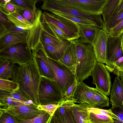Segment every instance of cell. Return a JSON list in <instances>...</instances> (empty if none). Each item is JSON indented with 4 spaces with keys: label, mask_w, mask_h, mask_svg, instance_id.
<instances>
[{
    "label": "cell",
    "mask_w": 123,
    "mask_h": 123,
    "mask_svg": "<svg viewBox=\"0 0 123 123\" xmlns=\"http://www.w3.org/2000/svg\"><path fill=\"white\" fill-rule=\"evenodd\" d=\"M41 78L34 58L31 62L17 68L14 71L12 80L19 84L18 91L37 106L40 105L38 92Z\"/></svg>",
    "instance_id": "6da1fadb"
},
{
    "label": "cell",
    "mask_w": 123,
    "mask_h": 123,
    "mask_svg": "<svg viewBox=\"0 0 123 123\" xmlns=\"http://www.w3.org/2000/svg\"><path fill=\"white\" fill-rule=\"evenodd\" d=\"M71 41L75 46L77 55L75 79L78 82H82L91 75L97 62L91 44L80 38Z\"/></svg>",
    "instance_id": "7a4b0ae2"
},
{
    "label": "cell",
    "mask_w": 123,
    "mask_h": 123,
    "mask_svg": "<svg viewBox=\"0 0 123 123\" xmlns=\"http://www.w3.org/2000/svg\"><path fill=\"white\" fill-rule=\"evenodd\" d=\"M40 105L59 104L64 97L62 91L55 81L41 76L38 92Z\"/></svg>",
    "instance_id": "3957f363"
},
{
    "label": "cell",
    "mask_w": 123,
    "mask_h": 123,
    "mask_svg": "<svg viewBox=\"0 0 123 123\" xmlns=\"http://www.w3.org/2000/svg\"><path fill=\"white\" fill-rule=\"evenodd\" d=\"M41 6L42 9L51 13L56 11L67 14L87 20L100 29H103L105 24L101 15H90L73 9L62 6L58 4L53 0H43Z\"/></svg>",
    "instance_id": "277c9868"
},
{
    "label": "cell",
    "mask_w": 123,
    "mask_h": 123,
    "mask_svg": "<svg viewBox=\"0 0 123 123\" xmlns=\"http://www.w3.org/2000/svg\"><path fill=\"white\" fill-rule=\"evenodd\" d=\"M34 58L32 51L25 43L13 45L0 51V58L9 60L19 66L27 64Z\"/></svg>",
    "instance_id": "5b68a950"
},
{
    "label": "cell",
    "mask_w": 123,
    "mask_h": 123,
    "mask_svg": "<svg viewBox=\"0 0 123 123\" xmlns=\"http://www.w3.org/2000/svg\"><path fill=\"white\" fill-rule=\"evenodd\" d=\"M42 22L54 25L62 30L69 41L80 38L79 30L74 22L51 13L44 12L42 16Z\"/></svg>",
    "instance_id": "8992f818"
},
{
    "label": "cell",
    "mask_w": 123,
    "mask_h": 123,
    "mask_svg": "<svg viewBox=\"0 0 123 123\" xmlns=\"http://www.w3.org/2000/svg\"><path fill=\"white\" fill-rule=\"evenodd\" d=\"M59 5L90 15H101L108 0H53Z\"/></svg>",
    "instance_id": "52a82bcc"
},
{
    "label": "cell",
    "mask_w": 123,
    "mask_h": 123,
    "mask_svg": "<svg viewBox=\"0 0 123 123\" xmlns=\"http://www.w3.org/2000/svg\"><path fill=\"white\" fill-rule=\"evenodd\" d=\"M48 60L54 72V80L61 89L64 96L75 80V74L68 67L59 61L49 57Z\"/></svg>",
    "instance_id": "ba28073f"
},
{
    "label": "cell",
    "mask_w": 123,
    "mask_h": 123,
    "mask_svg": "<svg viewBox=\"0 0 123 123\" xmlns=\"http://www.w3.org/2000/svg\"><path fill=\"white\" fill-rule=\"evenodd\" d=\"M109 72L105 65L97 62L91 74L93 84L107 97L110 94L111 86V78Z\"/></svg>",
    "instance_id": "9c48e42d"
},
{
    "label": "cell",
    "mask_w": 123,
    "mask_h": 123,
    "mask_svg": "<svg viewBox=\"0 0 123 123\" xmlns=\"http://www.w3.org/2000/svg\"><path fill=\"white\" fill-rule=\"evenodd\" d=\"M41 76L54 80V73L43 45L40 42L32 51Z\"/></svg>",
    "instance_id": "30bf717a"
},
{
    "label": "cell",
    "mask_w": 123,
    "mask_h": 123,
    "mask_svg": "<svg viewBox=\"0 0 123 123\" xmlns=\"http://www.w3.org/2000/svg\"><path fill=\"white\" fill-rule=\"evenodd\" d=\"M75 103L74 98H64L53 115L58 123H77L71 108Z\"/></svg>",
    "instance_id": "8fae6325"
},
{
    "label": "cell",
    "mask_w": 123,
    "mask_h": 123,
    "mask_svg": "<svg viewBox=\"0 0 123 123\" xmlns=\"http://www.w3.org/2000/svg\"><path fill=\"white\" fill-rule=\"evenodd\" d=\"M108 34L100 29L92 43L94 54L97 62L105 63Z\"/></svg>",
    "instance_id": "7c38bea8"
},
{
    "label": "cell",
    "mask_w": 123,
    "mask_h": 123,
    "mask_svg": "<svg viewBox=\"0 0 123 123\" xmlns=\"http://www.w3.org/2000/svg\"><path fill=\"white\" fill-rule=\"evenodd\" d=\"M37 106L33 104L15 106H10L0 110L10 114L13 116L21 118L29 119L39 115L42 111Z\"/></svg>",
    "instance_id": "4fadbf2b"
},
{
    "label": "cell",
    "mask_w": 123,
    "mask_h": 123,
    "mask_svg": "<svg viewBox=\"0 0 123 123\" xmlns=\"http://www.w3.org/2000/svg\"><path fill=\"white\" fill-rule=\"evenodd\" d=\"M108 35L105 63L107 66L113 63L123 56L119 37Z\"/></svg>",
    "instance_id": "5bb4252c"
},
{
    "label": "cell",
    "mask_w": 123,
    "mask_h": 123,
    "mask_svg": "<svg viewBox=\"0 0 123 123\" xmlns=\"http://www.w3.org/2000/svg\"><path fill=\"white\" fill-rule=\"evenodd\" d=\"M95 88L90 87L83 82H78L74 97L76 103H86L95 108L94 98Z\"/></svg>",
    "instance_id": "9a60e30c"
},
{
    "label": "cell",
    "mask_w": 123,
    "mask_h": 123,
    "mask_svg": "<svg viewBox=\"0 0 123 123\" xmlns=\"http://www.w3.org/2000/svg\"><path fill=\"white\" fill-rule=\"evenodd\" d=\"M30 31L7 33L0 37V51L13 45L21 43H26Z\"/></svg>",
    "instance_id": "2e32d148"
},
{
    "label": "cell",
    "mask_w": 123,
    "mask_h": 123,
    "mask_svg": "<svg viewBox=\"0 0 123 123\" xmlns=\"http://www.w3.org/2000/svg\"><path fill=\"white\" fill-rule=\"evenodd\" d=\"M111 108H120L123 110V82L119 77H115L110 92Z\"/></svg>",
    "instance_id": "e0dca14e"
},
{
    "label": "cell",
    "mask_w": 123,
    "mask_h": 123,
    "mask_svg": "<svg viewBox=\"0 0 123 123\" xmlns=\"http://www.w3.org/2000/svg\"><path fill=\"white\" fill-rule=\"evenodd\" d=\"M62 58L59 61L68 67L75 74L77 61L76 50L71 41Z\"/></svg>",
    "instance_id": "ac0fdd59"
},
{
    "label": "cell",
    "mask_w": 123,
    "mask_h": 123,
    "mask_svg": "<svg viewBox=\"0 0 123 123\" xmlns=\"http://www.w3.org/2000/svg\"><path fill=\"white\" fill-rule=\"evenodd\" d=\"M77 24L79 30L80 38L92 44L94 37L100 29L94 25Z\"/></svg>",
    "instance_id": "d6986e66"
},
{
    "label": "cell",
    "mask_w": 123,
    "mask_h": 123,
    "mask_svg": "<svg viewBox=\"0 0 123 123\" xmlns=\"http://www.w3.org/2000/svg\"><path fill=\"white\" fill-rule=\"evenodd\" d=\"M91 107L86 103L80 104H74L72 106V111L77 123L90 122L89 109Z\"/></svg>",
    "instance_id": "ffe728a7"
},
{
    "label": "cell",
    "mask_w": 123,
    "mask_h": 123,
    "mask_svg": "<svg viewBox=\"0 0 123 123\" xmlns=\"http://www.w3.org/2000/svg\"><path fill=\"white\" fill-rule=\"evenodd\" d=\"M15 5L16 8V12L33 25L41 21V19L43 13L39 8H37L34 10H31Z\"/></svg>",
    "instance_id": "44dd1931"
},
{
    "label": "cell",
    "mask_w": 123,
    "mask_h": 123,
    "mask_svg": "<svg viewBox=\"0 0 123 123\" xmlns=\"http://www.w3.org/2000/svg\"><path fill=\"white\" fill-rule=\"evenodd\" d=\"M68 42L60 46H55L42 43L48 57L52 60L59 61L64 55L70 43Z\"/></svg>",
    "instance_id": "7402d4cb"
},
{
    "label": "cell",
    "mask_w": 123,
    "mask_h": 123,
    "mask_svg": "<svg viewBox=\"0 0 123 123\" xmlns=\"http://www.w3.org/2000/svg\"><path fill=\"white\" fill-rule=\"evenodd\" d=\"M18 66L12 61L0 58V79H12L14 71Z\"/></svg>",
    "instance_id": "603a6c76"
},
{
    "label": "cell",
    "mask_w": 123,
    "mask_h": 123,
    "mask_svg": "<svg viewBox=\"0 0 123 123\" xmlns=\"http://www.w3.org/2000/svg\"><path fill=\"white\" fill-rule=\"evenodd\" d=\"M13 97L11 92L0 90V109H5L10 106L30 104Z\"/></svg>",
    "instance_id": "cb8c5ba5"
},
{
    "label": "cell",
    "mask_w": 123,
    "mask_h": 123,
    "mask_svg": "<svg viewBox=\"0 0 123 123\" xmlns=\"http://www.w3.org/2000/svg\"><path fill=\"white\" fill-rule=\"evenodd\" d=\"M121 0H108L102 10L101 15L105 24L116 14Z\"/></svg>",
    "instance_id": "d4e9b609"
},
{
    "label": "cell",
    "mask_w": 123,
    "mask_h": 123,
    "mask_svg": "<svg viewBox=\"0 0 123 123\" xmlns=\"http://www.w3.org/2000/svg\"><path fill=\"white\" fill-rule=\"evenodd\" d=\"M51 117L43 111L37 117L31 119H24L13 116L15 123H48Z\"/></svg>",
    "instance_id": "484cf974"
},
{
    "label": "cell",
    "mask_w": 123,
    "mask_h": 123,
    "mask_svg": "<svg viewBox=\"0 0 123 123\" xmlns=\"http://www.w3.org/2000/svg\"><path fill=\"white\" fill-rule=\"evenodd\" d=\"M40 41L42 43L55 46H61L68 42L61 41L56 37L45 31L43 28L41 31Z\"/></svg>",
    "instance_id": "4316f807"
},
{
    "label": "cell",
    "mask_w": 123,
    "mask_h": 123,
    "mask_svg": "<svg viewBox=\"0 0 123 123\" xmlns=\"http://www.w3.org/2000/svg\"><path fill=\"white\" fill-rule=\"evenodd\" d=\"M109 98L105 95L98 89L95 88L94 98L95 108H100L109 106Z\"/></svg>",
    "instance_id": "83f0119b"
},
{
    "label": "cell",
    "mask_w": 123,
    "mask_h": 123,
    "mask_svg": "<svg viewBox=\"0 0 123 123\" xmlns=\"http://www.w3.org/2000/svg\"><path fill=\"white\" fill-rule=\"evenodd\" d=\"M8 19L16 27H23L33 25L15 12L6 15Z\"/></svg>",
    "instance_id": "f1b7e54d"
},
{
    "label": "cell",
    "mask_w": 123,
    "mask_h": 123,
    "mask_svg": "<svg viewBox=\"0 0 123 123\" xmlns=\"http://www.w3.org/2000/svg\"><path fill=\"white\" fill-rule=\"evenodd\" d=\"M19 85L12 80L0 79V90L12 92L19 88Z\"/></svg>",
    "instance_id": "f546056e"
},
{
    "label": "cell",
    "mask_w": 123,
    "mask_h": 123,
    "mask_svg": "<svg viewBox=\"0 0 123 123\" xmlns=\"http://www.w3.org/2000/svg\"><path fill=\"white\" fill-rule=\"evenodd\" d=\"M89 121L91 123H113L114 120L108 116L89 112Z\"/></svg>",
    "instance_id": "4dcf8cb0"
},
{
    "label": "cell",
    "mask_w": 123,
    "mask_h": 123,
    "mask_svg": "<svg viewBox=\"0 0 123 123\" xmlns=\"http://www.w3.org/2000/svg\"><path fill=\"white\" fill-rule=\"evenodd\" d=\"M123 20V11L113 16L106 24L103 29L108 33L111 29L114 27Z\"/></svg>",
    "instance_id": "1f68e13d"
},
{
    "label": "cell",
    "mask_w": 123,
    "mask_h": 123,
    "mask_svg": "<svg viewBox=\"0 0 123 123\" xmlns=\"http://www.w3.org/2000/svg\"><path fill=\"white\" fill-rule=\"evenodd\" d=\"M39 1L38 0H11L10 2L14 5L33 10L37 8L36 4Z\"/></svg>",
    "instance_id": "d6a6232c"
},
{
    "label": "cell",
    "mask_w": 123,
    "mask_h": 123,
    "mask_svg": "<svg viewBox=\"0 0 123 123\" xmlns=\"http://www.w3.org/2000/svg\"><path fill=\"white\" fill-rule=\"evenodd\" d=\"M105 66L109 72L112 73L118 77L120 73L123 71V56L113 63Z\"/></svg>",
    "instance_id": "836d02e7"
},
{
    "label": "cell",
    "mask_w": 123,
    "mask_h": 123,
    "mask_svg": "<svg viewBox=\"0 0 123 123\" xmlns=\"http://www.w3.org/2000/svg\"><path fill=\"white\" fill-rule=\"evenodd\" d=\"M51 13L68 19L76 24L83 25H94L91 22L85 19L67 14L56 11L53 12Z\"/></svg>",
    "instance_id": "e575fe53"
},
{
    "label": "cell",
    "mask_w": 123,
    "mask_h": 123,
    "mask_svg": "<svg viewBox=\"0 0 123 123\" xmlns=\"http://www.w3.org/2000/svg\"><path fill=\"white\" fill-rule=\"evenodd\" d=\"M41 22L45 23L53 33L55 36L60 40L64 42L69 41L66 35L58 27L50 24Z\"/></svg>",
    "instance_id": "d590c367"
},
{
    "label": "cell",
    "mask_w": 123,
    "mask_h": 123,
    "mask_svg": "<svg viewBox=\"0 0 123 123\" xmlns=\"http://www.w3.org/2000/svg\"><path fill=\"white\" fill-rule=\"evenodd\" d=\"M89 112L106 116L113 119H118L117 116L113 112L111 109L109 110H104L91 107L89 109Z\"/></svg>",
    "instance_id": "8d00e7d4"
},
{
    "label": "cell",
    "mask_w": 123,
    "mask_h": 123,
    "mask_svg": "<svg viewBox=\"0 0 123 123\" xmlns=\"http://www.w3.org/2000/svg\"><path fill=\"white\" fill-rule=\"evenodd\" d=\"M59 104H48L44 105H39L37 107L40 110L44 111L51 116L59 106Z\"/></svg>",
    "instance_id": "74e56055"
},
{
    "label": "cell",
    "mask_w": 123,
    "mask_h": 123,
    "mask_svg": "<svg viewBox=\"0 0 123 123\" xmlns=\"http://www.w3.org/2000/svg\"><path fill=\"white\" fill-rule=\"evenodd\" d=\"M0 24L4 26L7 31L16 26L15 25L8 19L6 15L0 11Z\"/></svg>",
    "instance_id": "f35d334b"
},
{
    "label": "cell",
    "mask_w": 123,
    "mask_h": 123,
    "mask_svg": "<svg viewBox=\"0 0 123 123\" xmlns=\"http://www.w3.org/2000/svg\"><path fill=\"white\" fill-rule=\"evenodd\" d=\"M0 123H15L13 116L0 110Z\"/></svg>",
    "instance_id": "ab89813d"
},
{
    "label": "cell",
    "mask_w": 123,
    "mask_h": 123,
    "mask_svg": "<svg viewBox=\"0 0 123 123\" xmlns=\"http://www.w3.org/2000/svg\"><path fill=\"white\" fill-rule=\"evenodd\" d=\"M0 11L6 15L16 11L15 6L10 2L6 5L0 4Z\"/></svg>",
    "instance_id": "60d3db41"
},
{
    "label": "cell",
    "mask_w": 123,
    "mask_h": 123,
    "mask_svg": "<svg viewBox=\"0 0 123 123\" xmlns=\"http://www.w3.org/2000/svg\"><path fill=\"white\" fill-rule=\"evenodd\" d=\"M123 31V20L116 26L111 29L108 34L113 37H118Z\"/></svg>",
    "instance_id": "b9f144b4"
},
{
    "label": "cell",
    "mask_w": 123,
    "mask_h": 123,
    "mask_svg": "<svg viewBox=\"0 0 123 123\" xmlns=\"http://www.w3.org/2000/svg\"><path fill=\"white\" fill-rule=\"evenodd\" d=\"M78 82L75 80L73 83L69 87L65 93L64 98L73 99Z\"/></svg>",
    "instance_id": "7bdbcfd3"
},
{
    "label": "cell",
    "mask_w": 123,
    "mask_h": 123,
    "mask_svg": "<svg viewBox=\"0 0 123 123\" xmlns=\"http://www.w3.org/2000/svg\"><path fill=\"white\" fill-rule=\"evenodd\" d=\"M113 112L118 117L117 119H114L115 123H123V110L120 108H111Z\"/></svg>",
    "instance_id": "ee69618b"
},
{
    "label": "cell",
    "mask_w": 123,
    "mask_h": 123,
    "mask_svg": "<svg viewBox=\"0 0 123 123\" xmlns=\"http://www.w3.org/2000/svg\"><path fill=\"white\" fill-rule=\"evenodd\" d=\"M123 11V0H121L117 10L116 14L122 12Z\"/></svg>",
    "instance_id": "f6af8a7d"
},
{
    "label": "cell",
    "mask_w": 123,
    "mask_h": 123,
    "mask_svg": "<svg viewBox=\"0 0 123 123\" xmlns=\"http://www.w3.org/2000/svg\"><path fill=\"white\" fill-rule=\"evenodd\" d=\"M118 36L119 37L120 39L121 47L123 52V31Z\"/></svg>",
    "instance_id": "bcb514c9"
},
{
    "label": "cell",
    "mask_w": 123,
    "mask_h": 123,
    "mask_svg": "<svg viewBox=\"0 0 123 123\" xmlns=\"http://www.w3.org/2000/svg\"><path fill=\"white\" fill-rule=\"evenodd\" d=\"M48 123H58L56 119L53 115L51 117Z\"/></svg>",
    "instance_id": "7dc6e473"
},
{
    "label": "cell",
    "mask_w": 123,
    "mask_h": 123,
    "mask_svg": "<svg viewBox=\"0 0 123 123\" xmlns=\"http://www.w3.org/2000/svg\"><path fill=\"white\" fill-rule=\"evenodd\" d=\"M120 77L122 79V80L123 82V71L121 72L119 75L118 77Z\"/></svg>",
    "instance_id": "c3c4849f"
},
{
    "label": "cell",
    "mask_w": 123,
    "mask_h": 123,
    "mask_svg": "<svg viewBox=\"0 0 123 123\" xmlns=\"http://www.w3.org/2000/svg\"><path fill=\"white\" fill-rule=\"evenodd\" d=\"M85 123H91L90 122H86Z\"/></svg>",
    "instance_id": "681fc988"
},
{
    "label": "cell",
    "mask_w": 123,
    "mask_h": 123,
    "mask_svg": "<svg viewBox=\"0 0 123 123\" xmlns=\"http://www.w3.org/2000/svg\"><path fill=\"white\" fill-rule=\"evenodd\" d=\"M115 123V121H114V123Z\"/></svg>",
    "instance_id": "f907efd6"
}]
</instances>
